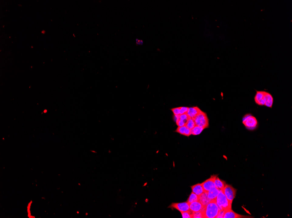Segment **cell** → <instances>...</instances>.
<instances>
[{
	"instance_id": "obj_21",
	"label": "cell",
	"mask_w": 292,
	"mask_h": 218,
	"mask_svg": "<svg viewBox=\"0 0 292 218\" xmlns=\"http://www.w3.org/2000/svg\"><path fill=\"white\" fill-rule=\"evenodd\" d=\"M185 126L189 129L192 130L195 126V122L193 119L190 118L187 122Z\"/></svg>"
},
{
	"instance_id": "obj_3",
	"label": "cell",
	"mask_w": 292,
	"mask_h": 218,
	"mask_svg": "<svg viewBox=\"0 0 292 218\" xmlns=\"http://www.w3.org/2000/svg\"><path fill=\"white\" fill-rule=\"evenodd\" d=\"M193 119L195 122V125L198 126L204 129L207 128L209 126V120L207 114L202 111Z\"/></svg>"
},
{
	"instance_id": "obj_13",
	"label": "cell",
	"mask_w": 292,
	"mask_h": 218,
	"mask_svg": "<svg viewBox=\"0 0 292 218\" xmlns=\"http://www.w3.org/2000/svg\"><path fill=\"white\" fill-rule=\"evenodd\" d=\"M191 187L192 190V192L197 195V196H200L204 192V189H203V186H202V183H198L197 184L192 186Z\"/></svg>"
},
{
	"instance_id": "obj_8",
	"label": "cell",
	"mask_w": 292,
	"mask_h": 218,
	"mask_svg": "<svg viewBox=\"0 0 292 218\" xmlns=\"http://www.w3.org/2000/svg\"><path fill=\"white\" fill-rule=\"evenodd\" d=\"M266 99V92L258 91L255 97V102L257 105L265 106Z\"/></svg>"
},
{
	"instance_id": "obj_22",
	"label": "cell",
	"mask_w": 292,
	"mask_h": 218,
	"mask_svg": "<svg viewBox=\"0 0 292 218\" xmlns=\"http://www.w3.org/2000/svg\"><path fill=\"white\" fill-rule=\"evenodd\" d=\"M183 218H192V212L190 210L186 212H181Z\"/></svg>"
},
{
	"instance_id": "obj_6",
	"label": "cell",
	"mask_w": 292,
	"mask_h": 218,
	"mask_svg": "<svg viewBox=\"0 0 292 218\" xmlns=\"http://www.w3.org/2000/svg\"><path fill=\"white\" fill-rule=\"evenodd\" d=\"M217 175H213L210 177V178L205 180L204 182L202 183L204 189V192H208L212 188L216 187L215 184V180Z\"/></svg>"
},
{
	"instance_id": "obj_18",
	"label": "cell",
	"mask_w": 292,
	"mask_h": 218,
	"mask_svg": "<svg viewBox=\"0 0 292 218\" xmlns=\"http://www.w3.org/2000/svg\"><path fill=\"white\" fill-rule=\"evenodd\" d=\"M273 103V98L270 93L266 92V99L265 106L269 108H272Z\"/></svg>"
},
{
	"instance_id": "obj_17",
	"label": "cell",
	"mask_w": 292,
	"mask_h": 218,
	"mask_svg": "<svg viewBox=\"0 0 292 218\" xmlns=\"http://www.w3.org/2000/svg\"><path fill=\"white\" fill-rule=\"evenodd\" d=\"M215 184L216 188L219 190H222L223 191L224 187L226 186V183L225 181L219 179L217 176L215 180Z\"/></svg>"
},
{
	"instance_id": "obj_2",
	"label": "cell",
	"mask_w": 292,
	"mask_h": 218,
	"mask_svg": "<svg viewBox=\"0 0 292 218\" xmlns=\"http://www.w3.org/2000/svg\"><path fill=\"white\" fill-rule=\"evenodd\" d=\"M216 201L219 210H226L231 209L232 205L229 203L226 196L222 190H219V194L216 197Z\"/></svg>"
},
{
	"instance_id": "obj_10",
	"label": "cell",
	"mask_w": 292,
	"mask_h": 218,
	"mask_svg": "<svg viewBox=\"0 0 292 218\" xmlns=\"http://www.w3.org/2000/svg\"><path fill=\"white\" fill-rule=\"evenodd\" d=\"M202 112V111L198 107H192L188 108V111L187 114L191 118L194 119Z\"/></svg>"
},
{
	"instance_id": "obj_25",
	"label": "cell",
	"mask_w": 292,
	"mask_h": 218,
	"mask_svg": "<svg viewBox=\"0 0 292 218\" xmlns=\"http://www.w3.org/2000/svg\"><path fill=\"white\" fill-rule=\"evenodd\" d=\"M143 43H144V42H143L142 40L138 39H136V44L138 45H142Z\"/></svg>"
},
{
	"instance_id": "obj_20",
	"label": "cell",
	"mask_w": 292,
	"mask_h": 218,
	"mask_svg": "<svg viewBox=\"0 0 292 218\" xmlns=\"http://www.w3.org/2000/svg\"><path fill=\"white\" fill-rule=\"evenodd\" d=\"M196 201H199V196L192 192L189 196V198L188 199L187 202L188 203L190 204L193 203V202H196Z\"/></svg>"
},
{
	"instance_id": "obj_7",
	"label": "cell",
	"mask_w": 292,
	"mask_h": 218,
	"mask_svg": "<svg viewBox=\"0 0 292 218\" xmlns=\"http://www.w3.org/2000/svg\"><path fill=\"white\" fill-rule=\"evenodd\" d=\"M169 207L174 208L181 212L190 210L189 204L187 202L181 203H173Z\"/></svg>"
},
{
	"instance_id": "obj_14",
	"label": "cell",
	"mask_w": 292,
	"mask_h": 218,
	"mask_svg": "<svg viewBox=\"0 0 292 218\" xmlns=\"http://www.w3.org/2000/svg\"><path fill=\"white\" fill-rule=\"evenodd\" d=\"M175 132L185 136L188 137L191 135V130L187 128L185 126L178 127Z\"/></svg>"
},
{
	"instance_id": "obj_23",
	"label": "cell",
	"mask_w": 292,
	"mask_h": 218,
	"mask_svg": "<svg viewBox=\"0 0 292 218\" xmlns=\"http://www.w3.org/2000/svg\"><path fill=\"white\" fill-rule=\"evenodd\" d=\"M192 218H203L202 211L192 212Z\"/></svg>"
},
{
	"instance_id": "obj_5",
	"label": "cell",
	"mask_w": 292,
	"mask_h": 218,
	"mask_svg": "<svg viewBox=\"0 0 292 218\" xmlns=\"http://www.w3.org/2000/svg\"><path fill=\"white\" fill-rule=\"evenodd\" d=\"M223 192L229 203L232 205V202H233V200H234L235 196H236L237 190L233 188L230 185L226 184V186L224 187Z\"/></svg>"
},
{
	"instance_id": "obj_4",
	"label": "cell",
	"mask_w": 292,
	"mask_h": 218,
	"mask_svg": "<svg viewBox=\"0 0 292 218\" xmlns=\"http://www.w3.org/2000/svg\"><path fill=\"white\" fill-rule=\"evenodd\" d=\"M243 123L247 128L253 129L257 127L258 121L255 117L250 115H247L243 119Z\"/></svg>"
},
{
	"instance_id": "obj_19",
	"label": "cell",
	"mask_w": 292,
	"mask_h": 218,
	"mask_svg": "<svg viewBox=\"0 0 292 218\" xmlns=\"http://www.w3.org/2000/svg\"><path fill=\"white\" fill-rule=\"evenodd\" d=\"M204 129L198 126L195 125L192 129L191 130V135H199L201 133Z\"/></svg>"
},
{
	"instance_id": "obj_24",
	"label": "cell",
	"mask_w": 292,
	"mask_h": 218,
	"mask_svg": "<svg viewBox=\"0 0 292 218\" xmlns=\"http://www.w3.org/2000/svg\"><path fill=\"white\" fill-rule=\"evenodd\" d=\"M225 210H219V212H218V214H217V216H216V218H222L223 217V216H224V213H225Z\"/></svg>"
},
{
	"instance_id": "obj_12",
	"label": "cell",
	"mask_w": 292,
	"mask_h": 218,
	"mask_svg": "<svg viewBox=\"0 0 292 218\" xmlns=\"http://www.w3.org/2000/svg\"><path fill=\"white\" fill-rule=\"evenodd\" d=\"M207 193L208 192H204L200 196H199V201L204 207H205L207 204L209 203L212 201L208 198Z\"/></svg>"
},
{
	"instance_id": "obj_16",
	"label": "cell",
	"mask_w": 292,
	"mask_h": 218,
	"mask_svg": "<svg viewBox=\"0 0 292 218\" xmlns=\"http://www.w3.org/2000/svg\"><path fill=\"white\" fill-rule=\"evenodd\" d=\"M219 190L216 187L212 188L209 190L207 193L208 198L211 200H216V197L219 194Z\"/></svg>"
},
{
	"instance_id": "obj_15",
	"label": "cell",
	"mask_w": 292,
	"mask_h": 218,
	"mask_svg": "<svg viewBox=\"0 0 292 218\" xmlns=\"http://www.w3.org/2000/svg\"><path fill=\"white\" fill-rule=\"evenodd\" d=\"M188 107H179L173 108L171 109V111L174 115H181L186 114L188 111Z\"/></svg>"
},
{
	"instance_id": "obj_11",
	"label": "cell",
	"mask_w": 292,
	"mask_h": 218,
	"mask_svg": "<svg viewBox=\"0 0 292 218\" xmlns=\"http://www.w3.org/2000/svg\"><path fill=\"white\" fill-rule=\"evenodd\" d=\"M204 206L199 201L193 202V203L189 204L190 210L192 212H197L201 211L204 208Z\"/></svg>"
},
{
	"instance_id": "obj_1",
	"label": "cell",
	"mask_w": 292,
	"mask_h": 218,
	"mask_svg": "<svg viewBox=\"0 0 292 218\" xmlns=\"http://www.w3.org/2000/svg\"><path fill=\"white\" fill-rule=\"evenodd\" d=\"M219 211V208L216 200H212L202 210L203 218H216Z\"/></svg>"
},
{
	"instance_id": "obj_9",
	"label": "cell",
	"mask_w": 292,
	"mask_h": 218,
	"mask_svg": "<svg viewBox=\"0 0 292 218\" xmlns=\"http://www.w3.org/2000/svg\"><path fill=\"white\" fill-rule=\"evenodd\" d=\"M248 218L247 216H243L236 213L231 209L225 210L223 218Z\"/></svg>"
}]
</instances>
